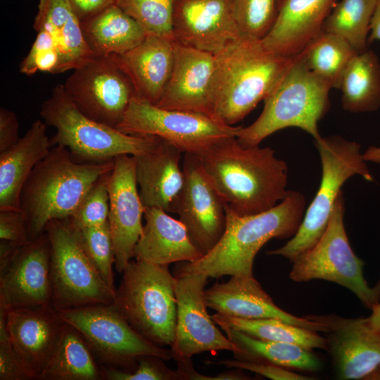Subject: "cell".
I'll list each match as a JSON object with an SVG mask.
<instances>
[{
  "label": "cell",
  "mask_w": 380,
  "mask_h": 380,
  "mask_svg": "<svg viewBox=\"0 0 380 380\" xmlns=\"http://www.w3.org/2000/svg\"><path fill=\"white\" fill-rule=\"evenodd\" d=\"M196 156L223 200L237 215L265 212L286 196L287 165L270 147L244 146L232 137Z\"/></svg>",
  "instance_id": "6da1fadb"
},
{
  "label": "cell",
  "mask_w": 380,
  "mask_h": 380,
  "mask_svg": "<svg viewBox=\"0 0 380 380\" xmlns=\"http://www.w3.org/2000/svg\"><path fill=\"white\" fill-rule=\"evenodd\" d=\"M303 194L289 190L285 198L265 212L239 215L227 207L224 232L206 254L182 266L177 274L202 273L208 278L253 276L255 257L271 239L293 237L305 215Z\"/></svg>",
  "instance_id": "7a4b0ae2"
},
{
  "label": "cell",
  "mask_w": 380,
  "mask_h": 380,
  "mask_svg": "<svg viewBox=\"0 0 380 380\" xmlns=\"http://www.w3.org/2000/svg\"><path fill=\"white\" fill-rule=\"evenodd\" d=\"M214 118L228 125L243 120L272 91L292 63L261 40L240 37L216 54Z\"/></svg>",
  "instance_id": "3957f363"
},
{
  "label": "cell",
  "mask_w": 380,
  "mask_h": 380,
  "mask_svg": "<svg viewBox=\"0 0 380 380\" xmlns=\"http://www.w3.org/2000/svg\"><path fill=\"white\" fill-rule=\"evenodd\" d=\"M113 167L114 160L81 163L64 146L51 148L21 193L20 208L27 217L30 239L42 234L50 221L68 219L93 184Z\"/></svg>",
  "instance_id": "277c9868"
},
{
  "label": "cell",
  "mask_w": 380,
  "mask_h": 380,
  "mask_svg": "<svg viewBox=\"0 0 380 380\" xmlns=\"http://www.w3.org/2000/svg\"><path fill=\"white\" fill-rule=\"evenodd\" d=\"M331 89L309 69L299 53L264 100L260 116L241 127L237 140L244 146H259L268 136L287 127L300 128L314 140L319 139L317 123L329 109Z\"/></svg>",
  "instance_id": "5b68a950"
},
{
  "label": "cell",
  "mask_w": 380,
  "mask_h": 380,
  "mask_svg": "<svg viewBox=\"0 0 380 380\" xmlns=\"http://www.w3.org/2000/svg\"><path fill=\"white\" fill-rule=\"evenodd\" d=\"M40 115L47 126L56 129L51 146L67 148L73 158L81 163H102L120 155L146 154L160 140L153 136L128 134L89 118L69 99L61 84L42 104Z\"/></svg>",
  "instance_id": "8992f818"
},
{
  "label": "cell",
  "mask_w": 380,
  "mask_h": 380,
  "mask_svg": "<svg viewBox=\"0 0 380 380\" xmlns=\"http://www.w3.org/2000/svg\"><path fill=\"white\" fill-rule=\"evenodd\" d=\"M122 274L113 304L147 341L170 347L175 336L177 300L176 277L168 265L135 259Z\"/></svg>",
  "instance_id": "52a82bcc"
},
{
  "label": "cell",
  "mask_w": 380,
  "mask_h": 380,
  "mask_svg": "<svg viewBox=\"0 0 380 380\" xmlns=\"http://www.w3.org/2000/svg\"><path fill=\"white\" fill-rule=\"evenodd\" d=\"M315 145L322 165L319 189L305 210L296 234L284 246L267 252L268 255L284 257L291 262L322 236L346 180L358 175L367 181H373L359 144L340 136H321L315 139Z\"/></svg>",
  "instance_id": "ba28073f"
},
{
  "label": "cell",
  "mask_w": 380,
  "mask_h": 380,
  "mask_svg": "<svg viewBox=\"0 0 380 380\" xmlns=\"http://www.w3.org/2000/svg\"><path fill=\"white\" fill-rule=\"evenodd\" d=\"M344 212L341 191L324 234L291 262L289 277L296 282L323 279L338 284L352 291L372 310L379 303L380 281L371 287L365 279L364 262L352 250L346 232Z\"/></svg>",
  "instance_id": "9c48e42d"
},
{
  "label": "cell",
  "mask_w": 380,
  "mask_h": 380,
  "mask_svg": "<svg viewBox=\"0 0 380 380\" xmlns=\"http://www.w3.org/2000/svg\"><path fill=\"white\" fill-rule=\"evenodd\" d=\"M60 317L84 336L103 367L132 371L142 355L165 361L170 349L156 346L138 334L112 304H95L56 310Z\"/></svg>",
  "instance_id": "30bf717a"
},
{
  "label": "cell",
  "mask_w": 380,
  "mask_h": 380,
  "mask_svg": "<svg viewBox=\"0 0 380 380\" xmlns=\"http://www.w3.org/2000/svg\"><path fill=\"white\" fill-rule=\"evenodd\" d=\"M51 306L63 310L112 304L115 291L100 276L66 220L50 221Z\"/></svg>",
  "instance_id": "8fae6325"
},
{
  "label": "cell",
  "mask_w": 380,
  "mask_h": 380,
  "mask_svg": "<svg viewBox=\"0 0 380 380\" xmlns=\"http://www.w3.org/2000/svg\"><path fill=\"white\" fill-rule=\"evenodd\" d=\"M241 127L204 113L163 108L134 96L117 129L131 135L157 137L184 153L196 155L236 137Z\"/></svg>",
  "instance_id": "7c38bea8"
},
{
  "label": "cell",
  "mask_w": 380,
  "mask_h": 380,
  "mask_svg": "<svg viewBox=\"0 0 380 380\" xmlns=\"http://www.w3.org/2000/svg\"><path fill=\"white\" fill-rule=\"evenodd\" d=\"M63 86L83 114L115 128L136 96L129 77L111 56L93 57L73 70Z\"/></svg>",
  "instance_id": "4fadbf2b"
},
{
  "label": "cell",
  "mask_w": 380,
  "mask_h": 380,
  "mask_svg": "<svg viewBox=\"0 0 380 380\" xmlns=\"http://www.w3.org/2000/svg\"><path fill=\"white\" fill-rule=\"evenodd\" d=\"M208 278L202 273L176 277L177 319L170 346L176 362L204 352L234 350L233 343L217 327L208 312L205 298Z\"/></svg>",
  "instance_id": "5bb4252c"
},
{
  "label": "cell",
  "mask_w": 380,
  "mask_h": 380,
  "mask_svg": "<svg viewBox=\"0 0 380 380\" xmlns=\"http://www.w3.org/2000/svg\"><path fill=\"white\" fill-rule=\"evenodd\" d=\"M184 183L175 213L202 255L208 253L223 235L227 204L194 154L184 153Z\"/></svg>",
  "instance_id": "9a60e30c"
},
{
  "label": "cell",
  "mask_w": 380,
  "mask_h": 380,
  "mask_svg": "<svg viewBox=\"0 0 380 380\" xmlns=\"http://www.w3.org/2000/svg\"><path fill=\"white\" fill-rule=\"evenodd\" d=\"M51 243L44 231L0 268V305L32 308L51 305Z\"/></svg>",
  "instance_id": "2e32d148"
},
{
  "label": "cell",
  "mask_w": 380,
  "mask_h": 380,
  "mask_svg": "<svg viewBox=\"0 0 380 380\" xmlns=\"http://www.w3.org/2000/svg\"><path fill=\"white\" fill-rule=\"evenodd\" d=\"M308 316L327 327V350L339 379H376L380 368V333L367 318Z\"/></svg>",
  "instance_id": "e0dca14e"
},
{
  "label": "cell",
  "mask_w": 380,
  "mask_h": 380,
  "mask_svg": "<svg viewBox=\"0 0 380 380\" xmlns=\"http://www.w3.org/2000/svg\"><path fill=\"white\" fill-rule=\"evenodd\" d=\"M108 222L115 251V268L122 273L134 258L141 235L144 207L136 177V158L120 155L114 159L109 180Z\"/></svg>",
  "instance_id": "ac0fdd59"
},
{
  "label": "cell",
  "mask_w": 380,
  "mask_h": 380,
  "mask_svg": "<svg viewBox=\"0 0 380 380\" xmlns=\"http://www.w3.org/2000/svg\"><path fill=\"white\" fill-rule=\"evenodd\" d=\"M172 36L181 44L219 53L241 37L232 0H175Z\"/></svg>",
  "instance_id": "d6986e66"
},
{
  "label": "cell",
  "mask_w": 380,
  "mask_h": 380,
  "mask_svg": "<svg viewBox=\"0 0 380 380\" xmlns=\"http://www.w3.org/2000/svg\"><path fill=\"white\" fill-rule=\"evenodd\" d=\"M217 56L175 40L172 71L157 106L213 114V88Z\"/></svg>",
  "instance_id": "ffe728a7"
},
{
  "label": "cell",
  "mask_w": 380,
  "mask_h": 380,
  "mask_svg": "<svg viewBox=\"0 0 380 380\" xmlns=\"http://www.w3.org/2000/svg\"><path fill=\"white\" fill-rule=\"evenodd\" d=\"M65 322L51 305L7 309L13 349L34 379H39L60 338Z\"/></svg>",
  "instance_id": "44dd1931"
},
{
  "label": "cell",
  "mask_w": 380,
  "mask_h": 380,
  "mask_svg": "<svg viewBox=\"0 0 380 380\" xmlns=\"http://www.w3.org/2000/svg\"><path fill=\"white\" fill-rule=\"evenodd\" d=\"M207 306L217 313L246 319L274 318L317 332L326 325L308 316L298 317L277 307L253 276H231L224 283L205 289Z\"/></svg>",
  "instance_id": "7402d4cb"
},
{
  "label": "cell",
  "mask_w": 380,
  "mask_h": 380,
  "mask_svg": "<svg viewBox=\"0 0 380 380\" xmlns=\"http://www.w3.org/2000/svg\"><path fill=\"white\" fill-rule=\"evenodd\" d=\"M336 0H277L274 23L261 39L274 53L293 57L322 30Z\"/></svg>",
  "instance_id": "603a6c76"
},
{
  "label": "cell",
  "mask_w": 380,
  "mask_h": 380,
  "mask_svg": "<svg viewBox=\"0 0 380 380\" xmlns=\"http://www.w3.org/2000/svg\"><path fill=\"white\" fill-rule=\"evenodd\" d=\"M111 56L129 77L136 97L156 105L172 71L174 38L147 34L133 49L122 54Z\"/></svg>",
  "instance_id": "cb8c5ba5"
},
{
  "label": "cell",
  "mask_w": 380,
  "mask_h": 380,
  "mask_svg": "<svg viewBox=\"0 0 380 380\" xmlns=\"http://www.w3.org/2000/svg\"><path fill=\"white\" fill-rule=\"evenodd\" d=\"M182 153L160 139L153 151L134 156L137 182L144 208H158L175 213L184 183L180 166Z\"/></svg>",
  "instance_id": "d4e9b609"
},
{
  "label": "cell",
  "mask_w": 380,
  "mask_h": 380,
  "mask_svg": "<svg viewBox=\"0 0 380 380\" xmlns=\"http://www.w3.org/2000/svg\"><path fill=\"white\" fill-rule=\"evenodd\" d=\"M144 217L145 224L134 251L136 260L169 265L194 262L203 256L179 220L158 208H144Z\"/></svg>",
  "instance_id": "484cf974"
},
{
  "label": "cell",
  "mask_w": 380,
  "mask_h": 380,
  "mask_svg": "<svg viewBox=\"0 0 380 380\" xmlns=\"http://www.w3.org/2000/svg\"><path fill=\"white\" fill-rule=\"evenodd\" d=\"M46 127L44 121L35 120L15 144L0 152V210L20 208L25 182L51 150Z\"/></svg>",
  "instance_id": "4316f807"
},
{
  "label": "cell",
  "mask_w": 380,
  "mask_h": 380,
  "mask_svg": "<svg viewBox=\"0 0 380 380\" xmlns=\"http://www.w3.org/2000/svg\"><path fill=\"white\" fill-rule=\"evenodd\" d=\"M34 27L46 32L60 57L59 73L73 70L94 56L84 37L81 21L68 0H39Z\"/></svg>",
  "instance_id": "83f0119b"
},
{
  "label": "cell",
  "mask_w": 380,
  "mask_h": 380,
  "mask_svg": "<svg viewBox=\"0 0 380 380\" xmlns=\"http://www.w3.org/2000/svg\"><path fill=\"white\" fill-rule=\"evenodd\" d=\"M86 42L94 56L122 54L147 35L141 25L115 4L81 22Z\"/></svg>",
  "instance_id": "f1b7e54d"
},
{
  "label": "cell",
  "mask_w": 380,
  "mask_h": 380,
  "mask_svg": "<svg viewBox=\"0 0 380 380\" xmlns=\"http://www.w3.org/2000/svg\"><path fill=\"white\" fill-rule=\"evenodd\" d=\"M39 379L101 380L102 367L81 333L63 326L60 338Z\"/></svg>",
  "instance_id": "f546056e"
},
{
  "label": "cell",
  "mask_w": 380,
  "mask_h": 380,
  "mask_svg": "<svg viewBox=\"0 0 380 380\" xmlns=\"http://www.w3.org/2000/svg\"><path fill=\"white\" fill-rule=\"evenodd\" d=\"M222 329L234 345L238 360L271 364L289 369L315 372L321 368L319 359L312 352L293 343L261 339L224 327Z\"/></svg>",
  "instance_id": "4dcf8cb0"
},
{
  "label": "cell",
  "mask_w": 380,
  "mask_h": 380,
  "mask_svg": "<svg viewBox=\"0 0 380 380\" xmlns=\"http://www.w3.org/2000/svg\"><path fill=\"white\" fill-rule=\"evenodd\" d=\"M340 89L345 110L364 113L380 108V61L374 52L367 49L353 58Z\"/></svg>",
  "instance_id": "1f68e13d"
},
{
  "label": "cell",
  "mask_w": 380,
  "mask_h": 380,
  "mask_svg": "<svg viewBox=\"0 0 380 380\" xmlns=\"http://www.w3.org/2000/svg\"><path fill=\"white\" fill-rule=\"evenodd\" d=\"M212 318L221 329L228 327L261 339L293 343L311 350H327V338L318 332L279 319H246L217 312Z\"/></svg>",
  "instance_id": "d6a6232c"
},
{
  "label": "cell",
  "mask_w": 380,
  "mask_h": 380,
  "mask_svg": "<svg viewBox=\"0 0 380 380\" xmlns=\"http://www.w3.org/2000/svg\"><path fill=\"white\" fill-rule=\"evenodd\" d=\"M300 53L312 72L331 88L340 89L348 65L358 53L341 37L322 30Z\"/></svg>",
  "instance_id": "836d02e7"
},
{
  "label": "cell",
  "mask_w": 380,
  "mask_h": 380,
  "mask_svg": "<svg viewBox=\"0 0 380 380\" xmlns=\"http://www.w3.org/2000/svg\"><path fill=\"white\" fill-rule=\"evenodd\" d=\"M377 0H341L326 18L322 30L348 42L358 53L367 50Z\"/></svg>",
  "instance_id": "e575fe53"
},
{
  "label": "cell",
  "mask_w": 380,
  "mask_h": 380,
  "mask_svg": "<svg viewBox=\"0 0 380 380\" xmlns=\"http://www.w3.org/2000/svg\"><path fill=\"white\" fill-rule=\"evenodd\" d=\"M72 229L100 276L116 291L113 272L115 251L108 222L96 227Z\"/></svg>",
  "instance_id": "d590c367"
},
{
  "label": "cell",
  "mask_w": 380,
  "mask_h": 380,
  "mask_svg": "<svg viewBox=\"0 0 380 380\" xmlns=\"http://www.w3.org/2000/svg\"><path fill=\"white\" fill-rule=\"evenodd\" d=\"M175 1L115 0V4L135 20L146 34L173 37Z\"/></svg>",
  "instance_id": "8d00e7d4"
},
{
  "label": "cell",
  "mask_w": 380,
  "mask_h": 380,
  "mask_svg": "<svg viewBox=\"0 0 380 380\" xmlns=\"http://www.w3.org/2000/svg\"><path fill=\"white\" fill-rule=\"evenodd\" d=\"M232 9L241 37L261 40L274 23L277 0H232Z\"/></svg>",
  "instance_id": "74e56055"
},
{
  "label": "cell",
  "mask_w": 380,
  "mask_h": 380,
  "mask_svg": "<svg viewBox=\"0 0 380 380\" xmlns=\"http://www.w3.org/2000/svg\"><path fill=\"white\" fill-rule=\"evenodd\" d=\"M111 172L102 175L87 192L73 214L66 219L75 229L96 227L108 222L109 180Z\"/></svg>",
  "instance_id": "f35d334b"
},
{
  "label": "cell",
  "mask_w": 380,
  "mask_h": 380,
  "mask_svg": "<svg viewBox=\"0 0 380 380\" xmlns=\"http://www.w3.org/2000/svg\"><path fill=\"white\" fill-rule=\"evenodd\" d=\"M165 360L154 355H142L132 371L102 367L103 379L108 380H182L178 371L171 369Z\"/></svg>",
  "instance_id": "ab89813d"
},
{
  "label": "cell",
  "mask_w": 380,
  "mask_h": 380,
  "mask_svg": "<svg viewBox=\"0 0 380 380\" xmlns=\"http://www.w3.org/2000/svg\"><path fill=\"white\" fill-rule=\"evenodd\" d=\"M37 33L30 51L20 63V72L27 75L39 71L59 73L60 57L55 42L46 32Z\"/></svg>",
  "instance_id": "60d3db41"
},
{
  "label": "cell",
  "mask_w": 380,
  "mask_h": 380,
  "mask_svg": "<svg viewBox=\"0 0 380 380\" xmlns=\"http://www.w3.org/2000/svg\"><path fill=\"white\" fill-rule=\"evenodd\" d=\"M0 239L20 246L31 241L27 217L21 208L0 210Z\"/></svg>",
  "instance_id": "b9f144b4"
},
{
  "label": "cell",
  "mask_w": 380,
  "mask_h": 380,
  "mask_svg": "<svg viewBox=\"0 0 380 380\" xmlns=\"http://www.w3.org/2000/svg\"><path fill=\"white\" fill-rule=\"evenodd\" d=\"M214 364L224 365L229 368L248 370L273 380H310V376L300 374L279 366L241 360H222Z\"/></svg>",
  "instance_id": "7bdbcfd3"
},
{
  "label": "cell",
  "mask_w": 380,
  "mask_h": 380,
  "mask_svg": "<svg viewBox=\"0 0 380 380\" xmlns=\"http://www.w3.org/2000/svg\"><path fill=\"white\" fill-rule=\"evenodd\" d=\"M34 379L15 355L9 335L0 336V380Z\"/></svg>",
  "instance_id": "ee69618b"
},
{
  "label": "cell",
  "mask_w": 380,
  "mask_h": 380,
  "mask_svg": "<svg viewBox=\"0 0 380 380\" xmlns=\"http://www.w3.org/2000/svg\"><path fill=\"white\" fill-rule=\"evenodd\" d=\"M19 124L14 112L1 108L0 109V152H2L13 144L20 137L18 135Z\"/></svg>",
  "instance_id": "f6af8a7d"
},
{
  "label": "cell",
  "mask_w": 380,
  "mask_h": 380,
  "mask_svg": "<svg viewBox=\"0 0 380 380\" xmlns=\"http://www.w3.org/2000/svg\"><path fill=\"white\" fill-rule=\"evenodd\" d=\"M68 1L81 22L115 4V0H68Z\"/></svg>",
  "instance_id": "bcb514c9"
},
{
  "label": "cell",
  "mask_w": 380,
  "mask_h": 380,
  "mask_svg": "<svg viewBox=\"0 0 380 380\" xmlns=\"http://www.w3.org/2000/svg\"><path fill=\"white\" fill-rule=\"evenodd\" d=\"M376 40L380 41V0H377L372 18L368 44Z\"/></svg>",
  "instance_id": "7dc6e473"
},
{
  "label": "cell",
  "mask_w": 380,
  "mask_h": 380,
  "mask_svg": "<svg viewBox=\"0 0 380 380\" xmlns=\"http://www.w3.org/2000/svg\"><path fill=\"white\" fill-rule=\"evenodd\" d=\"M367 318L372 328L380 333V303L372 310V314Z\"/></svg>",
  "instance_id": "c3c4849f"
},
{
  "label": "cell",
  "mask_w": 380,
  "mask_h": 380,
  "mask_svg": "<svg viewBox=\"0 0 380 380\" xmlns=\"http://www.w3.org/2000/svg\"><path fill=\"white\" fill-rule=\"evenodd\" d=\"M362 156L365 161L380 163V147L374 146H369L367 151L362 153Z\"/></svg>",
  "instance_id": "681fc988"
},
{
  "label": "cell",
  "mask_w": 380,
  "mask_h": 380,
  "mask_svg": "<svg viewBox=\"0 0 380 380\" xmlns=\"http://www.w3.org/2000/svg\"><path fill=\"white\" fill-rule=\"evenodd\" d=\"M376 379H380V368L376 374Z\"/></svg>",
  "instance_id": "f907efd6"
}]
</instances>
